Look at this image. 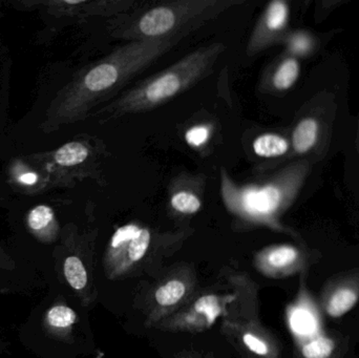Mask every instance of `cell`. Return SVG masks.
<instances>
[{
    "mask_svg": "<svg viewBox=\"0 0 359 358\" xmlns=\"http://www.w3.org/2000/svg\"><path fill=\"white\" fill-rule=\"evenodd\" d=\"M184 35L133 40L78 75L50 111L53 125L83 119L96 105L115 96L133 78L170 52Z\"/></svg>",
    "mask_w": 359,
    "mask_h": 358,
    "instance_id": "obj_1",
    "label": "cell"
},
{
    "mask_svg": "<svg viewBox=\"0 0 359 358\" xmlns=\"http://www.w3.org/2000/svg\"><path fill=\"white\" fill-rule=\"evenodd\" d=\"M225 50L221 42L198 48L109 103L102 113L117 117L160 106L206 77Z\"/></svg>",
    "mask_w": 359,
    "mask_h": 358,
    "instance_id": "obj_2",
    "label": "cell"
},
{
    "mask_svg": "<svg viewBox=\"0 0 359 358\" xmlns=\"http://www.w3.org/2000/svg\"><path fill=\"white\" fill-rule=\"evenodd\" d=\"M297 301L288 313L289 327L301 358H345L344 340L325 324L324 313L302 277Z\"/></svg>",
    "mask_w": 359,
    "mask_h": 358,
    "instance_id": "obj_3",
    "label": "cell"
},
{
    "mask_svg": "<svg viewBox=\"0 0 359 358\" xmlns=\"http://www.w3.org/2000/svg\"><path fill=\"white\" fill-rule=\"evenodd\" d=\"M234 2L178 1L147 11L133 25L128 37L133 40L157 39L187 35L196 25L222 12Z\"/></svg>",
    "mask_w": 359,
    "mask_h": 358,
    "instance_id": "obj_4",
    "label": "cell"
},
{
    "mask_svg": "<svg viewBox=\"0 0 359 358\" xmlns=\"http://www.w3.org/2000/svg\"><path fill=\"white\" fill-rule=\"evenodd\" d=\"M289 193V184L284 178L262 186L238 187L225 172L222 176V195L225 203L251 218H274L288 202Z\"/></svg>",
    "mask_w": 359,
    "mask_h": 358,
    "instance_id": "obj_5",
    "label": "cell"
},
{
    "mask_svg": "<svg viewBox=\"0 0 359 358\" xmlns=\"http://www.w3.org/2000/svg\"><path fill=\"white\" fill-rule=\"evenodd\" d=\"M359 303V269L329 280L320 294V310L326 317L339 319Z\"/></svg>",
    "mask_w": 359,
    "mask_h": 358,
    "instance_id": "obj_6",
    "label": "cell"
},
{
    "mask_svg": "<svg viewBox=\"0 0 359 358\" xmlns=\"http://www.w3.org/2000/svg\"><path fill=\"white\" fill-rule=\"evenodd\" d=\"M151 243L149 229L138 225L128 224L120 227L111 240L109 254L130 264L139 262L147 254Z\"/></svg>",
    "mask_w": 359,
    "mask_h": 358,
    "instance_id": "obj_7",
    "label": "cell"
},
{
    "mask_svg": "<svg viewBox=\"0 0 359 358\" xmlns=\"http://www.w3.org/2000/svg\"><path fill=\"white\" fill-rule=\"evenodd\" d=\"M266 264L278 275H293L306 271L307 256L294 246L283 245L272 248L266 254Z\"/></svg>",
    "mask_w": 359,
    "mask_h": 358,
    "instance_id": "obj_8",
    "label": "cell"
},
{
    "mask_svg": "<svg viewBox=\"0 0 359 358\" xmlns=\"http://www.w3.org/2000/svg\"><path fill=\"white\" fill-rule=\"evenodd\" d=\"M288 17L289 8L286 2L282 0L270 2L264 15L263 22L257 27L251 42H255L264 34H274L282 31L286 27Z\"/></svg>",
    "mask_w": 359,
    "mask_h": 358,
    "instance_id": "obj_9",
    "label": "cell"
},
{
    "mask_svg": "<svg viewBox=\"0 0 359 358\" xmlns=\"http://www.w3.org/2000/svg\"><path fill=\"white\" fill-rule=\"evenodd\" d=\"M320 125L314 118L302 120L293 130L292 143L294 151L299 153H306L313 149L318 142Z\"/></svg>",
    "mask_w": 359,
    "mask_h": 358,
    "instance_id": "obj_10",
    "label": "cell"
},
{
    "mask_svg": "<svg viewBox=\"0 0 359 358\" xmlns=\"http://www.w3.org/2000/svg\"><path fill=\"white\" fill-rule=\"evenodd\" d=\"M88 156L90 149L88 146L83 143L74 141L59 147L53 153V162L59 167H74L86 162Z\"/></svg>",
    "mask_w": 359,
    "mask_h": 358,
    "instance_id": "obj_11",
    "label": "cell"
},
{
    "mask_svg": "<svg viewBox=\"0 0 359 358\" xmlns=\"http://www.w3.org/2000/svg\"><path fill=\"white\" fill-rule=\"evenodd\" d=\"M253 151L262 158H276L288 151L289 143L284 137L276 134H264L253 141Z\"/></svg>",
    "mask_w": 359,
    "mask_h": 358,
    "instance_id": "obj_12",
    "label": "cell"
},
{
    "mask_svg": "<svg viewBox=\"0 0 359 358\" xmlns=\"http://www.w3.org/2000/svg\"><path fill=\"white\" fill-rule=\"evenodd\" d=\"M301 71L299 61L294 58H288L283 61L273 76L274 88L278 90H287L292 88L297 82Z\"/></svg>",
    "mask_w": 359,
    "mask_h": 358,
    "instance_id": "obj_13",
    "label": "cell"
},
{
    "mask_svg": "<svg viewBox=\"0 0 359 358\" xmlns=\"http://www.w3.org/2000/svg\"><path fill=\"white\" fill-rule=\"evenodd\" d=\"M185 294V284L178 280H172L157 290L155 298L158 304L161 306H174V305L178 304Z\"/></svg>",
    "mask_w": 359,
    "mask_h": 358,
    "instance_id": "obj_14",
    "label": "cell"
},
{
    "mask_svg": "<svg viewBox=\"0 0 359 358\" xmlns=\"http://www.w3.org/2000/svg\"><path fill=\"white\" fill-rule=\"evenodd\" d=\"M65 275L72 288L82 290L88 283V273L77 256H69L65 262Z\"/></svg>",
    "mask_w": 359,
    "mask_h": 358,
    "instance_id": "obj_15",
    "label": "cell"
},
{
    "mask_svg": "<svg viewBox=\"0 0 359 358\" xmlns=\"http://www.w3.org/2000/svg\"><path fill=\"white\" fill-rule=\"evenodd\" d=\"M172 208L181 214H196L201 209V200L194 193L188 191H180L172 195Z\"/></svg>",
    "mask_w": 359,
    "mask_h": 358,
    "instance_id": "obj_16",
    "label": "cell"
},
{
    "mask_svg": "<svg viewBox=\"0 0 359 358\" xmlns=\"http://www.w3.org/2000/svg\"><path fill=\"white\" fill-rule=\"evenodd\" d=\"M77 315L75 311L65 306L54 307L48 315V324L56 328L69 327L75 323Z\"/></svg>",
    "mask_w": 359,
    "mask_h": 358,
    "instance_id": "obj_17",
    "label": "cell"
},
{
    "mask_svg": "<svg viewBox=\"0 0 359 358\" xmlns=\"http://www.w3.org/2000/svg\"><path fill=\"white\" fill-rule=\"evenodd\" d=\"M54 221L52 208L39 205L31 210L29 214V225L33 230H42L50 226Z\"/></svg>",
    "mask_w": 359,
    "mask_h": 358,
    "instance_id": "obj_18",
    "label": "cell"
},
{
    "mask_svg": "<svg viewBox=\"0 0 359 358\" xmlns=\"http://www.w3.org/2000/svg\"><path fill=\"white\" fill-rule=\"evenodd\" d=\"M243 342H244V344L246 345L253 353L261 355V357H269L271 352L272 354L276 353V350L270 348L267 342L257 338V336H252V334H245L244 338H243Z\"/></svg>",
    "mask_w": 359,
    "mask_h": 358,
    "instance_id": "obj_19",
    "label": "cell"
},
{
    "mask_svg": "<svg viewBox=\"0 0 359 358\" xmlns=\"http://www.w3.org/2000/svg\"><path fill=\"white\" fill-rule=\"evenodd\" d=\"M209 136H210V132L207 126L198 125L187 130L185 139L188 144L194 147H198L207 142Z\"/></svg>",
    "mask_w": 359,
    "mask_h": 358,
    "instance_id": "obj_20",
    "label": "cell"
},
{
    "mask_svg": "<svg viewBox=\"0 0 359 358\" xmlns=\"http://www.w3.org/2000/svg\"><path fill=\"white\" fill-rule=\"evenodd\" d=\"M292 46L297 52H305L309 48V40L305 36H299L292 40Z\"/></svg>",
    "mask_w": 359,
    "mask_h": 358,
    "instance_id": "obj_21",
    "label": "cell"
},
{
    "mask_svg": "<svg viewBox=\"0 0 359 358\" xmlns=\"http://www.w3.org/2000/svg\"><path fill=\"white\" fill-rule=\"evenodd\" d=\"M19 182L25 185H34L37 181V176L33 172H27V174H20L19 177Z\"/></svg>",
    "mask_w": 359,
    "mask_h": 358,
    "instance_id": "obj_22",
    "label": "cell"
}]
</instances>
